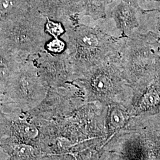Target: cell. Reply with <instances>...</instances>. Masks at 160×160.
I'll use <instances>...</instances> for the list:
<instances>
[{
    "label": "cell",
    "instance_id": "obj_1",
    "mask_svg": "<svg viewBox=\"0 0 160 160\" xmlns=\"http://www.w3.org/2000/svg\"><path fill=\"white\" fill-rule=\"evenodd\" d=\"M65 52L72 64L74 81L120 52L124 38H115L97 27L78 23L65 28Z\"/></svg>",
    "mask_w": 160,
    "mask_h": 160
},
{
    "label": "cell",
    "instance_id": "obj_2",
    "mask_svg": "<svg viewBox=\"0 0 160 160\" xmlns=\"http://www.w3.org/2000/svg\"><path fill=\"white\" fill-rule=\"evenodd\" d=\"M120 54L123 75L132 88L134 102L160 72L159 38L150 32H135L124 38Z\"/></svg>",
    "mask_w": 160,
    "mask_h": 160
},
{
    "label": "cell",
    "instance_id": "obj_3",
    "mask_svg": "<svg viewBox=\"0 0 160 160\" xmlns=\"http://www.w3.org/2000/svg\"><path fill=\"white\" fill-rule=\"evenodd\" d=\"M74 82L84 92L86 102L119 104L117 98L119 97L123 106L129 109L131 106L132 97L128 92L133 90L123 75L120 52Z\"/></svg>",
    "mask_w": 160,
    "mask_h": 160
},
{
    "label": "cell",
    "instance_id": "obj_4",
    "mask_svg": "<svg viewBox=\"0 0 160 160\" xmlns=\"http://www.w3.org/2000/svg\"><path fill=\"white\" fill-rule=\"evenodd\" d=\"M46 17L37 9L32 10L0 26V46L24 61L30 60L45 49L48 42Z\"/></svg>",
    "mask_w": 160,
    "mask_h": 160
},
{
    "label": "cell",
    "instance_id": "obj_5",
    "mask_svg": "<svg viewBox=\"0 0 160 160\" xmlns=\"http://www.w3.org/2000/svg\"><path fill=\"white\" fill-rule=\"evenodd\" d=\"M48 90L35 64L27 60L18 69L4 94L18 108L30 110L43 101Z\"/></svg>",
    "mask_w": 160,
    "mask_h": 160
},
{
    "label": "cell",
    "instance_id": "obj_6",
    "mask_svg": "<svg viewBox=\"0 0 160 160\" xmlns=\"http://www.w3.org/2000/svg\"><path fill=\"white\" fill-rule=\"evenodd\" d=\"M36 65L41 79L49 88H59L74 81V71L68 54H52L45 49L36 56Z\"/></svg>",
    "mask_w": 160,
    "mask_h": 160
},
{
    "label": "cell",
    "instance_id": "obj_7",
    "mask_svg": "<svg viewBox=\"0 0 160 160\" xmlns=\"http://www.w3.org/2000/svg\"><path fill=\"white\" fill-rule=\"evenodd\" d=\"M138 12L132 6L121 1L114 7L110 13L116 28L121 32L122 38H128L135 32H140V23Z\"/></svg>",
    "mask_w": 160,
    "mask_h": 160
},
{
    "label": "cell",
    "instance_id": "obj_8",
    "mask_svg": "<svg viewBox=\"0 0 160 160\" xmlns=\"http://www.w3.org/2000/svg\"><path fill=\"white\" fill-rule=\"evenodd\" d=\"M0 148L8 155V160H43L44 153L29 143L0 139Z\"/></svg>",
    "mask_w": 160,
    "mask_h": 160
},
{
    "label": "cell",
    "instance_id": "obj_9",
    "mask_svg": "<svg viewBox=\"0 0 160 160\" xmlns=\"http://www.w3.org/2000/svg\"><path fill=\"white\" fill-rule=\"evenodd\" d=\"M24 61L20 57L0 46V94H4L12 77Z\"/></svg>",
    "mask_w": 160,
    "mask_h": 160
},
{
    "label": "cell",
    "instance_id": "obj_10",
    "mask_svg": "<svg viewBox=\"0 0 160 160\" xmlns=\"http://www.w3.org/2000/svg\"><path fill=\"white\" fill-rule=\"evenodd\" d=\"M113 0H78L80 16L91 17L94 21L107 17L106 7Z\"/></svg>",
    "mask_w": 160,
    "mask_h": 160
},
{
    "label": "cell",
    "instance_id": "obj_11",
    "mask_svg": "<svg viewBox=\"0 0 160 160\" xmlns=\"http://www.w3.org/2000/svg\"><path fill=\"white\" fill-rule=\"evenodd\" d=\"M67 43L65 40L60 38H54L52 40L47 42L45 46L46 51L52 54H61L65 51Z\"/></svg>",
    "mask_w": 160,
    "mask_h": 160
},
{
    "label": "cell",
    "instance_id": "obj_12",
    "mask_svg": "<svg viewBox=\"0 0 160 160\" xmlns=\"http://www.w3.org/2000/svg\"><path fill=\"white\" fill-rule=\"evenodd\" d=\"M124 2H125L127 4H128L129 5L132 6V7H133L138 12L141 13V14H146L148 13L149 12H154L155 10H145L142 9L141 6H139V0H122Z\"/></svg>",
    "mask_w": 160,
    "mask_h": 160
}]
</instances>
